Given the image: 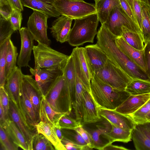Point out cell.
<instances>
[{
  "label": "cell",
  "instance_id": "1",
  "mask_svg": "<svg viewBox=\"0 0 150 150\" xmlns=\"http://www.w3.org/2000/svg\"><path fill=\"white\" fill-rule=\"evenodd\" d=\"M117 36L102 24L97 34V44L106 53L108 58L133 79L150 81L146 73L126 56L117 47Z\"/></svg>",
  "mask_w": 150,
  "mask_h": 150
},
{
  "label": "cell",
  "instance_id": "2",
  "mask_svg": "<svg viewBox=\"0 0 150 150\" xmlns=\"http://www.w3.org/2000/svg\"><path fill=\"white\" fill-rule=\"evenodd\" d=\"M92 97L98 108L115 110L131 95L125 91L115 89L105 83L93 74L91 81Z\"/></svg>",
  "mask_w": 150,
  "mask_h": 150
},
{
  "label": "cell",
  "instance_id": "3",
  "mask_svg": "<svg viewBox=\"0 0 150 150\" xmlns=\"http://www.w3.org/2000/svg\"><path fill=\"white\" fill-rule=\"evenodd\" d=\"M99 21L97 13L74 19L68 37L69 43L78 47L86 42L93 43Z\"/></svg>",
  "mask_w": 150,
  "mask_h": 150
},
{
  "label": "cell",
  "instance_id": "4",
  "mask_svg": "<svg viewBox=\"0 0 150 150\" xmlns=\"http://www.w3.org/2000/svg\"><path fill=\"white\" fill-rule=\"evenodd\" d=\"M38 43L37 45H34L33 49L34 69L64 68L69 56L54 50L49 46Z\"/></svg>",
  "mask_w": 150,
  "mask_h": 150
},
{
  "label": "cell",
  "instance_id": "5",
  "mask_svg": "<svg viewBox=\"0 0 150 150\" xmlns=\"http://www.w3.org/2000/svg\"><path fill=\"white\" fill-rule=\"evenodd\" d=\"M101 81L116 89L125 91L133 79L109 59L105 65L93 73Z\"/></svg>",
  "mask_w": 150,
  "mask_h": 150
},
{
  "label": "cell",
  "instance_id": "6",
  "mask_svg": "<svg viewBox=\"0 0 150 150\" xmlns=\"http://www.w3.org/2000/svg\"><path fill=\"white\" fill-rule=\"evenodd\" d=\"M103 24L117 37L121 36L122 27L124 26L131 31L139 34L143 38L142 32L139 26L127 15L120 5L112 10Z\"/></svg>",
  "mask_w": 150,
  "mask_h": 150
},
{
  "label": "cell",
  "instance_id": "7",
  "mask_svg": "<svg viewBox=\"0 0 150 150\" xmlns=\"http://www.w3.org/2000/svg\"><path fill=\"white\" fill-rule=\"evenodd\" d=\"M53 5L60 15L73 20L96 13L95 4L83 1L54 0Z\"/></svg>",
  "mask_w": 150,
  "mask_h": 150
},
{
  "label": "cell",
  "instance_id": "8",
  "mask_svg": "<svg viewBox=\"0 0 150 150\" xmlns=\"http://www.w3.org/2000/svg\"><path fill=\"white\" fill-rule=\"evenodd\" d=\"M48 18V16L44 13L33 11L29 18L27 25V28L34 40L50 46L51 42L48 38L47 33Z\"/></svg>",
  "mask_w": 150,
  "mask_h": 150
},
{
  "label": "cell",
  "instance_id": "9",
  "mask_svg": "<svg viewBox=\"0 0 150 150\" xmlns=\"http://www.w3.org/2000/svg\"><path fill=\"white\" fill-rule=\"evenodd\" d=\"M64 68L35 69L30 67L29 70L35 77L39 88L45 96L56 80L63 74Z\"/></svg>",
  "mask_w": 150,
  "mask_h": 150
},
{
  "label": "cell",
  "instance_id": "10",
  "mask_svg": "<svg viewBox=\"0 0 150 150\" xmlns=\"http://www.w3.org/2000/svg\"><path fill=\"white\" fill-rule=\"evenodd\" d=\"M64 75L59 77L52 85L45 96L51 108L55 111L66 114L65 104Z\"/></svg>",
  "mask_w": 150,
  "mask_h": 150
},
{
  "label": "cell",
  "instance_id": "11",
  "mask_svg": "<svg viewBox=\"0 0 150 150\" xmlns=\"http://www.w3.org/2000/svg\"><path fill=\"white\" fill-rule=\"evenodd\" d=\"M33 76L23 74L21 85L32 105L38 123L41 121V109L44 96L39 88L35 80L33 78Z\"/></svg>",
  "mask_w": 150,
  "mask_h": 150
},
{
  "label": "cell",
  "instance_id": "12",
  "mask_svg": "<svg viewBox=\"0 0 150 150\" xmlns=\"http://www.w3.org/2000/svg\"><path fill=\"white\" fill-rule=\"evenodd\" d=\"M9 118L16 124L26 139L29 150H32V141L37 131L33 129L24 119L18 108L10 99L9 110Z\"/></svg>",
  "mask_w": 150,
  "mask_h": 150
},
{
  "label": "cell",
  "instance_id": "13",
  "mask_svg": "<svg viewBox=\"0 0 150 150\" xmlns=\"http://www.w3.org/2000/svg\"><path fill=\"white\" fill-rule=\"evenodd\" d=\"M19 31L21 45L17 64L20 68L27 67L29 66V62L31 60V56L34 46V40L27 28L22 27Z\"/></svg>",
  "mask_w": 150,
  "mask_h": 150
},
{
  "label": "cell",
  "instance_id": "14",
  "mask_svg": "<svg viewBox=\"0 0 150 150\" xmlns=\"http://www.w3.org/2000/svg\"><path fill=\"white\" fill-rule=\"evenodd\" d=\"M82 124L94 123L101 118L98 107L90 93L85 89L83 93Z\"/></svg>",
  "mask_w": 150,
  "mask_h": 150
},
{
  "label": "cell",
  "instance_id": "15",
  "mask_svg": "<svg viewBox=\"0 0 150 150\" xmlns=\"http://www.w3.org/2000/svg\"><path fill=\"white\" fill-rule=\"evenodd\" d=\"M115 42L117 47L126 56L146 73L144 49L139 50L135 49L126 42L121 36L117 37Z\"/></svg>",
  "mask_w": 150,
  "mask_h": 150
},
{
  "label": "cell",
  "instance_id": "16",
  "mask_svg": "<svg viewBox=\"0 0 150 150\" xmlns=\"http://www.w3.org/2000/svg\"><path fill=\"white\" fill-rule=\"evenodd\" d=\"M21 68L17 67L6 80L5 88L10 99L18 108L23 76Z\"/></svg>",
  "mask_w": 150,
  "mask_h": 150
},
{
  "label": "cell",
  "instance_id": "17",
  "mask_svg": "<svg viewBox=\"0 0 150 150\" xmlns=\"http://www.w3.org/2000/svg\"><path fill=\"white\" fill-rule=\"evenodd\" d=\"M101 117L104 118L110 124L124 129L133 130L137 123L130 117L115 111L114 110L99 108Z\"/></svg>",
  "mask_w": 150,
  "mask_h": 150
},
{
  "label": "cell",
  "instance_id": "18",
  "mask_svg": "<svg viewBox=\"0 0 150 150\" xmlns=\"http://www.w3.org/2000/svg\"><path fill=\"white\" fill-rule=\"evenodd\" d=\"M85 53L93 74L103 67L108 57L106 53L97 44L87 45L84 47Z\"/></svg>",
  "mask_w": 150,
  "mask_h": 150
},
{
  "label": "cell",
  "instance_id": "19",
  "mask_svg": "<svg viewBox=\"0 0 150 150\" xmlns=\"http://www.w3.org/2000/svg\"><path fill=\"white\" fill-rule=\"evenodd\" d=\"M73 20L62 15L53 22L50 29L52 37L57 41L61 43L67 42Z\"/></svg>",
  "mask_w": 150,
  "mask_h": 150
},
{
  "label": "cell",
  "instance_id": "20",
  "mask_svg": "<svg viewBox=\"0 0 150 150\" xmlns=\"http://www.w3.org/2000/svg\"><path fill=\"white\" fill-rule=\"evenodd\" d=\"M63 75L65 79V86L67 99L70 105H72L75 91L76 72L72 54L69 56L63 69Z\"/></svg>",
  "mask_w": 150,
  "mask_h": 150
},
{
  "label": "cell",
  "instance_id": "21",
  "mask_svg": "<svg viewBox=\"0 0 150 150\" xmlns=\"http://www.w3.org/2000/svg\"><path fill=\"white\" fill-rule=\"evenodd\" d=\"M150 98V93L139 95H131L115 110L128 115L139 109Z\"/></svg>",
  "mask_w": 150,
  "mask_h": 150
},
{
  "label": "cell",
  "instance_id": "22",
  "mask_svg": "<svg viewBox=\"0 0 150 150\" xmlns=\"http://www.w3.org/2000/svg\"><path fill=\"white\" fill-rule=\"evenodd\" d=\"M18 108L26 122L33 129L37 131L35 125L38 122L36 119L33 107L22 85Z\"/></svg>",
  "mask_w": 150,
  "mask_h": 150
},
{
  "label": "cell",
  "instance_id": "23",
  "mask_svg": "<svg viewBox=\"0 0 150 150\" xmlns=\"http://www.w3.org/2000/svg\"><path fill=\"white\" fill-rule=\"evenodd\" d=\"M20 0L24 6L44 13L49 18L58 17L60 15L54 6V0Z\"/></svg>",
  "mask_w": 150,
  "mask_h": 150
},
{
  "label": "cell",
  "instance_id": "24",
  "mask_svg": "<svg viewBox=\"0 0 150 150\" xmlns=\"http://www.w3.org/2000/svg\"><path fill=\"white\" fill-rule=\"evenodd\" d=\"M1 126L12 142L24 150H29L28 143L14 122L10 118Z\"/></svg>",
  "mask_w": 150,
  "mask_h": 150
},
{
  "label": "cell",
  "instance_id": "25",
  "mask_svg": "<svg viewBox=\"0 0 150 150\" xmlns=\"http://www.w3.org/2000/svg\"><path fill=\"white\" fill-rule=\"evenodd\" d=\"M35 127L37 132L45 136L52 143L55 150H66L57 137L53 125L41 121Z\"/></svg>",
  "mask_w": 150,
  "mask_h": 150
},
{
  "label": "cell",
  "instance_id": "26",
  "mask_svg": "<svg viewBox=\"0 0 150 150\" xmlns=\"http://www.w3.org/2000/svg\"><path fill=\"white\" fill-rule=\"evenodd\" d=\"M64 114L54 110L44 96L41 109V121L50 123L54 127H60L59 121Z\"/></svg>",
  "mask_w": 150,
  "mask_h": 150
},
{
  "label": "cell",
  "instance_id": "27",
  "mask_svg": "<svg viewBox=\"0 0 150 150\" xmlns=\"http://www.w3.org/2000/svg\"><path fill=\"white\" fill-rule=\"evenodd\" d=\"M111 129L104 134V137L109 143L115 142L127 143L132 139V130L117 127L110 124Z\"/></svg>",
  "mask_w": 150,
  "mask_h": 150
},
{
  "label": "cell",
  "instance_id": "28",
  "mask_svg": "<svg viewBox=\"0 0 150 150\" xmlns=\"http://www.w3.org/2000/svg\"><path fill=\"white\" fill-rule=\"evenodd\" d=\"M120 5V0H100L95 3L96 13L101 24L106 21L112 10Z\"/></svg>",
  "mask_w": 150,
  "mask_h": 150
},
{
  "label": "cell",
  "instance_id": "29",
  "mask_svg": "<svg viewBox=\"0 0 150 150\" xmlns=\"http://www.w3.org/2000/svg\"><path fill=\"white\" fill-rule=\"evenodd\" d=\"M76 75L75 91L72 103V108L74 109L75 119L82 124L83 93L85 88L76 74Z\"/></svg>",
  "mask_w": 150,
  "mask_h": 150
},
{
  "label": "cell",
  "instance_id": "30",
  "mask_svg": "<svg viewBox=\"0 0 150 150\" xmlns=\"http://www.w3.org/2000/svg\"><path fill=\"white\" fill-rule=\"evenodd\" d=\"M121 36L129 45L139 50L144 49L146 45L143 38L139 34L132 32L125 26L122 27Z\"/></svg>",
  "mask_w": 150,
  "mask_h": 150
},
{
  "label": "cell",
  "instance_id": "31",
  "mask_svg": "<svg viewBox=\"0 0 150 150\" xmlns=\"http://www.w3.org/2000/svg\"><path fill=\"white\" fill-rule=\"evenodd\" d=\"M126 91L131 95L150 93V81L139 79H133L127 86Z\"/></svg>",
  "mask_w": 150,
  "mask_h": 150
},
{
  "label": "cell",
  "instance_id": "32",
  "mask_svg": "<svg viewBox=\"0 0 150 150\" xmlns=\"http://www.w3.org/2000/svg\"><path fill=\"white\" fill-rule=\"evenodd\" d=\"M18 56L17 48L10 39L6 58L5 75L6 80L17 67V58Z\"/></svg>",
  "mask_w": 150,
  "mask_h": 150
},
{
  "label": "cell",
  "instance_id": "33",
  "mask_svg": "<svg viewBox=\"0 0 150 150\" xmlns=\"http://www.w3.org/2000/svg\"><path fill=\"white\" fill-rule=\"evenodd\" d=\"M142 11V31L145 45L150 42V6L140 2Z\"/></svg>",
  "mask_w": 150,
  "mask_h": 150
},
{
  "label": "cell",
  "instance_id": "34",
  "mask_svg": "<svg viewBox=\"0 0 150 150\" xmlns=\"http://www.w3.org/2000/svg\"><path fill=\"white\" fill-rule=\"evenodd\" d=\"M132 139L137 150H150V140L136 127L132 131Z\"/></svg>",
  "mask_w": 150,
  "mask_h": 150
},
{
  "label": "cell",
  "instance_id": "35",
  "mask_svg": "<svg viewBox=\"0 0 150 150\" xmlns=\"http://www.w3.org/2000/svg\"><path fill=\"white\" fill-rule=\"evenodd\" d=\"M10 39L8 38L0 45V87L4 86L6 82L5 70L6 58Z\"/></svg>",
  "mask_w": 150,
  "mask_h": 150
},
{
  "label": "cell",
  "instance_id": "36",
  "mask_svg": "<svg viewBox=\"0 0 150 150\" xmlns=\"http://www.w3.org/2000/svg\"><path fill=\"white\" fill-rule=\"evenodd\" d=\"M55 150L50 142L44 135L37 132L34 135L32 141V150Z\"/></svg>",
  "mask_w": 150,
  "mask_h": 150
},
{
  "label": "cell",
  "instance_id": "37",
  "mask_svg": "<svg viewBox=\"0 0 150 150\" xmlns=\"http://www.w3.org/2000/svg\"><path fill=\"white\" fill-rule=\"evenodd\" d=\"M71 54L73 57L76 74L81 80L85 89L90 93L91 82L87 79L81 69L77 54V47L73 49Z\"/></svg>",
  "mask_w": 150,
  "mask_h": 150
},
{
  "label": "cell",
  "instance_id": "38",
  "mask_svg": "<svg viewBox=\"0 0 150 150\" xmlns=\"http://www.w3.org/2000/svg\"><path fill=\"white\" fill-rule=\"evenodd\" d=\"M77 47V52L81 70L88 81L91 82L93 74L92 72L86 58L84 47Z\"/></svg>",
  "mask_w": 150,
  "mask_h": 150
},
{
  "label": "cell",
  "instance_id": "39",
  "mask_svg": "<svg viewBox=\"0 0 150 150\" xmlns=\"http://www.w3.org/2000/svg\"><path fill=\"white\" fill-rule=\"evenodd\" d=\"M109 131L108 127H100L89 132L92 138L93 148L103 150L106 144L103 142L101 137Z\"/></svg>",
  "mask_w": 150,
  "mask_h": 150
},
{
  "label": "cell",
  "instance_id": "40",
  "mask_svg": "<svg viewBox=\"0 0 150 150\" xmlns=\"http://www.w3.org/2000/svg\"><path fill=\"white\" fill-rule=\"evenodd\" d=\"M0 45L11 38L15 31L9 20L0 17Z\"/></svg>",
  "mask_w": 150,
  "mask_h": 150
},
{
  "label": "cell",
  "instance_id": "41",
  "mask_svg": "<svg viewBox=\"0 0 150 150\" xmlns=\"http://www.w3.org/2000/svg\"><path fill=\"white\" fill-rule=\"evenodd\" d=\"M61 129L75 130L78 127L83 126L81 123L70 117L69 115L64 114L59 121Z\"/></svg>",
  "mask_w": 150,
  "mask_h": 150
},
{
  "label": "cell",
  "instance_id": "42",
  "mask_svg": "<svg viewBox=\"0 0 150 150\" xmlns=\"http://www.w3.org/2000/svg\"><path fill=\"white\" fill-rule=\"evenodd\" d=\"M61 130L63 137L70 141L81 146H88L87 143L75 130L61 129Z\"/></svg>",
  "mask_w": 150,
  "mask_h": 150
},
{
  "label": "cell",
  "instance_id": "43",
  "mask_svg": "<svg viewBox=\"0 0 150 150\" xmlns=\"http://www.w3.org/2000/svg\"><path fill=\"white\" fill-rule=\"evenodd\" d=\"M150 111V98L138 110L129 116L137 123L143 122L145 116Z\"/></svg>",
  "mask_w": 150,
  "mask_h": 150
},
{
  "label": "cell",
  "instance_id": "44",
  "mask_svg": "<svg viewBox=\"0 0 150 150\" xmlns=\"http://www.w3.org/2000/svg\"><path fill=\"white\" fill-rule=\"evenodd\" d=\"M0 141L1 146L5 150H17L18 147L11 141L4 128L0 125Z\"/></svg>",
  "mask_w": 150,
  "mask_h": 150
},
{
  "label": "cell",
  "instance_id": "45",
  "mask_svg": "<svg viewBox=\"0 0 150 150\" xmlns=\"http://www.w3.org/2000/svg\"><path fill=\"white\" fill-rule=\"evenodd\" d=\"M9 100L8 95L4 86L0 87V103L4 110L6 120L9 118Z\"/></svg>",
  "mask_w": 150,
  "mask_h": 150
},
{
  "label": "cell",
  "instance_id": "46",
  "mask_svg": "<svg viewBox=\"0 0 150 150\" xmlns=\"http://www.w3.org/2000/svg\"><path fill=\"white\" fill-rule=\"evenodd\" d=\"M21 11L13 9L9 21L15 31L19 30L21 28L22 19Z\"/></svg>",
  "mask_w": 150,
  "mask_h": 150
},
{
  "label": "cell",
  "instance_id": "47",
  "mask_svg": "<svg viewBox=\"0 0 150 150\" xmlns=\"http://www.w3.org/2000/svg\"><path fill=\"white\" fill-rule=\"evenodd\" d=\"M61 142L66 150H92L88 146H82L75 144L63 137Z\"/></svg>",
  "mask_w": 150,
  "mask_h": 150
},
{
  "label": "cell",
  "instance_id": "48",
  "mask_svg": "<svg viewBox=\"0 0 150 150\" xmlns=\"http://www.w3.org/2000/svg\"><path fill=\"white\" fill-rule=\"evenodd\" d=\"M75 130L80 135L86 142L88 147L92 149L93 148V141L91 135L89 132L84 129L83 126L78 127Z\"/></svg>",
  "mask_w": 150,
  "mask_h": 150
},
{
  "label": "cell",
  "instance_id": "49",
  "mask_svg": "<svg viewBox=\"0 0 150 150\" xmlns=\"http://www.w3.org/2000/svg\"><path fill=\"white\" fill-rule=\"evenodd\" d=\"M120 1L122 8L127 15L138 25L134 12L127 0H120Z\"/></svg>",
  "mask_w": 150,
  "mask_h": 150
},
{
  "label": "cell",
  "instance_id": "50",
  "mask_svg": "<svg viewBox=\"0 0 150 150\" xmlns=\"http://www.w3.org/2000/svg\"><path fill=\"white\" fill-rule=\"evenodd\" d=\"M140 2L138 0H133L134 13L138 25L142 31V11Z\"/></svg>",
  "mask_w": 150,
  "mask_h": 150
},
{
  "label": "cell",
  "instance_id": "51",
  "mask_svg": "<svg viewBox=\"0 0 150 150\" xmlns=\"http://www.w3.org/2000/svg\"><path fill=\"white\" fill-rule=\"evenodd\" d=\"M13 9L9 4L0 6V17L9 20Z\"/></svg>",
  "mask_w": 150,
  "mask_h": 150
},
{
  "label": "cell",
  "instance_id": "52",
  "mask_svg": "<svg viewBox=\"0 0 150 150\" xmlns=\"http://www.w3.org/2000/svg\"><path fill=\"white\" fill-rule=\"evenodd\" d=\"M135 127L150 140V122L137 123Z\"/></svg>",
  "mask_w": 150,
  "mask_h": 150
},
{
  "label": "cell",
  "instance_id": "53",
  "mask_svg": "<svg viewBox=\"0 0 150 150\" xmlns=\"http://www.w3.org/2000/svg\"><path fill=\"white\" fill-rule=\"evenodd\" d=\"M144 53L147 68L146 74L150 79V42L146 45Z\"/></svg>",
  "mask_w": 150,
  "mask_h": 150
},
{
  "label": "cell",
  "instance_id": "54",
  "mask_svg": "<svg viewBox=\"0 0 150 150\" xmlns=\"http://www.w3.org/2000/svg\"><path fill=\"white\" fill-rule=\"evenodd\" d=\"M13 9L23 11V6L20 0H7Z\"/></svg>",
  "mask_w": 150,
  "mask_h": 150
},
{
  "label": "cell",
  "instance_id": "55",
  "mask_svg": "<svg viewBox=\"0 0 150 150\" xmlns=\"http://www.w3.org/2000/svg\"><path fill=\"white\" fill-rule=\"evenodd\" d=\"M128 150L129 149L117 145H113L112 143H108L103 148V150Z\"/></svg>",
  "mask_w": 150,
  "mask_h": 150
},
{
  "label": "cell",
  "instance_id": "56",
  "mask_svg": "<svg viewBox=\"0 0 150 150\" xmlns=\"http://www.w3.org/2000/svg\"><path fill=\"white\" fill-rule=\"evenodd\" d=\"M4 110L1 104L0 103V125H2L6 121Z\"/></svg>",
  "mask_w": 150,
  "mask_h": 150
},
{
  "label": "cell",
  "instance_id": "57",
  "mask_svg": "<svg viewBox=\"0 0 150 150\" xmlns=\"http://www.w3.org/2000/svg\"><path fill=\"white\" fill-rule=\"evenodd\" d=\"M54 129L56 134L61 141L62 139L63 136L60 127H54Z\"/></svg>",
  "mask_w": 150,
  "mask_h": 150
},
{
  "label": "cell",
  "instance_id": "58",
  "mask_svg": "<svg viewBox=\"0 0 150 150\" xmlns=\"http://www.w3.org/2000/svg\"><path fill=\"white\" fill-rule=\"evenodd\" d=\"M150 122V111L145 116L143 122Z\"/></svg>",
  "mask_w": 150,
  "mask_h": 150
},
{
  "label": "cell",
  "instance_id": "59",
  "mask_svg": "<svg viewBox=\"0 0 150 150\" xmlns=\"http://www.w3.org/2000/svg\"><path fill=\"white\" fill-rule=\"evenodd\" d=\"M7 0H0V6H2L8 4Z\"/></svg>",
  "mask_w": 150,
  "mask_h": 150
},
{
  "label": "cell",
  "instance_id": "60",
  "mask_svg": "<svg viewBox=\"0 0 150 150\" xmlns=\"http://www.w3.org/2000/svg\"><path fill=\"white\" fill-rule=\"evenodd\" d=\"M141 2L146 3L147 4V2L146 0H138Z\"/></svg>",
  "mask_w": 150,
  "mask_h": 150
},
{
  "label": "cell",
  "instance_id": "61",
  "mask_svg": "<svg viewBox=\"0 0 150 150\" xmlns=\"http://www.w3.org/2000/svg\"><path fill=\"white\" fill-rule=\"evenodd\" d=\"M148 4L150 6V0H146Z\"/></svg>",
  "mask_w": 150,
  "mask_h": 150
},
{
  "label": "cell",
  "instance_id": "62",
  "mask_svg": "<svg viewBox=\"0 0 150 150\" xmlns=\"http://www.w3.org/2000/svg\"><path fill=\"white\" fill-rule=\"evenodd\" d=\"M95 2V3H96L98 1H100V0H94Z\"/></svg>",
  "mask_w": 150,
  "mask_h": 150
},
{
  "label": "cell",
  "instance_id": "63",
  "mask_svg": "<svg viewBox=\"0 0 150 150\" xmlns=\"http://www.w3.org/2000/svg\"><path fill=\"white\" fill-rule=\"evenodd\" d=\"M74 0V1H83V0Z\"/></svg>",
  "mask_w": 150,
  "mask_h": 150
}]
</instances>
